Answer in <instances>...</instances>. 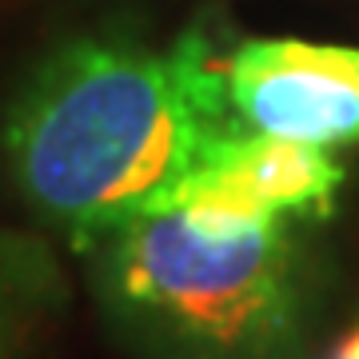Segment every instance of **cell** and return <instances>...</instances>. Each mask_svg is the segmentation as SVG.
<instances>
[{
	"label": "cell",
	"mask_w": 359,
	"mask_h": 359,
	"mask_svg": "<svg viewBox=\"0 0 359 359\" xmlns=\"http://www.w3.org/2000/svg\"><path fill=\"white\" fill-rule=\"evenodd\" d=\"M244 132L204 32L168 48L72 40L32 72L4 116L20 200L76 252L168 212L200 168Z\"/></svg>",
	"instance_id": "obj_1"
},
{
	"label": "cell",
	"mask_w": 359,
	"mask_h": 359,
	"mask_svg": "<svg viewBox=\"0 0 359 359\" xmlns=\"http://www.w3.org/2000/svg\"><path fill=\"white\" fill-rule=\"evenodd\" d=\"M112 323L156 359H280L299 332L287 219L212 228L148 212L92 248Z\"/></svg>",
	"instance_id": "obj_2"
},
{
	"label": "cell",
	"mask_w": 359,
	"mask_h": 359,
	"mask_svg": "<svg viewBox=\"0 0 359 359\" xmlns=\"http://www.w3.org/2000/svg\"><path fill=\"white\" fill-rule=\"evenodd\" d=\"M224 72L244 128L316 148L359 144V48L244 40Z\"/></svg>",
	"instance_id": "obj_3"
},
{
	"label": "cell",
	"mask_w": 359,
	"mask_h": 359,
	"mask_svg": "<svg viewBox=\"0 0 359 359\" xmlns=\"http://www.w3.org/2000/svg\"><path fill=\"white\" fill-rule=\"evenodd\" d=\"M339 184L344 168L327 148L244 128L200 168L172 208L212 228L327 216Z\"/></svg>",
	"instance_id": "obj_4"
},
{
	"label": "cell",
	"mask_w": 359,
	"mask_h": 359,
	"mask_svg": "<svg viewBox=\"0 0 359 359\" xmlns=\"http://www.w3.org/2000/svg\"><path fill=\"white\" fill-rule=\"evenodd\" d=\"M65 299L68 283L48 240L0 228V359L25 355Z\"/></svg>",
	"instance_id": "obj_5"
},
{
	"label": "cell",
	"mask_w": 359,
	"mask_h": 359,
	"mask_svg": "<svg viewBox=\"0 0 359 359\" xmlns=\"http://www.w3.org/2000/svg\"><path fill=\"white\" fill-rule=\"evenodd\" d=\"M327 359H359V323L332 347V355H327Z\"/></svg>",
	"instance_id": "obj_6"
}]
</instances>
